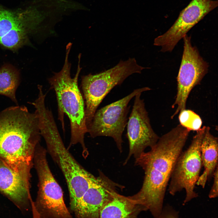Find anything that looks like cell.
Segmentation results:
<instances>
[{"mask_svg":"<svg viewBox=\"0 0 218 218\" xmlns=\"http://www.w3.org/2000/svg\"><path fill=\"white\" fill-rule=\"evenodd\" d=\"M190 131L179 124L159 138L148 152L135 159L145 176L142 187L130 198L145 206L154 218L161 213L166 190L176 162Z\"/></svg>","mask_w":218,"mask_h":218,"instance_id":"6da1fadb","label":"cell"},{"mask_svg":"<svg viewBox=\"0 0 218 218\" xmlns=\"http://www.w3.org/2000/svg\"><path fill=\"white\" fill-rule=\"evenodd\" d=\"M41 136L38 114L25 106L0 112V159L29 186L30 171Z\"/></svg>","mask_w":218,"mask_h":218,"instance_id":"7a4b0ae2","label":"cell"},{"mask_svg":"<svg viewBox=\"0 0 218 218\" xmlns=\"http://www.w3.org/2000/svg\"><path fill=\"white\" fill-rule=\"evenodd\" d=\"M71 46L66 47V56L61 70L48 79L51 87L54 90L58 103V119L64 131V114L68 117L70 122L71 136L69 147L77 144L82 149L84 157L88 154L84 142V136L88 133L85 117V105L79 89L78 79L82 69L80 66L81 54L78 55L76 73L74 78L71 76V64L68 57Z\"/></svg>","mask_w":218,"mask_h":218,"instance_id":"3957f363","label":"cell"},{"mask_svg":"<svg viewBox=\"0 0 218 218\" xmlns=\"http://www.w3.org/2000/svg\"><path fill=\"white\" fill-rule=\"evenodd\" d=\"M39 125L47 153L64 176L69 193L70 208L73 211L95 177L80 165L66 147L51 111L40 114Z\"/></svg>","mask_w":218,"mask_h":218,"instance_id":"277c9868","label":"cell"},{"mask_svg":"<svg viewBox=\"0 0 218 218\" xmlns=\"http://www.w3.org/2000/svg\"><path fill=\"white\" fill-rule=\"evenodd\" d=\"M47 154L41 145L35 152L33 161L38 188L32 207L33 218H73L64 203L62 188L50 169Z\"/></svg>","mask_w":218,"mask_h":218,"instance_id":"5b68a950","label":"cell"},{"mask_svg":"<svg viewBox=\"0 0 218 218\" xmlns=\"http://www.w3.org/2000/svg\"><path fill=\"white\" fill-rule=\"evenodd\" d=\"M148 68L137 64L134 58L120 61L115 66L94 74L81 77V87L85 100V117L87 128L104 98L115 86L121 84L128 76L140 74Z\"/></svg>","mask_w":218,"mask_h":218,"instance_id":"8992f818","label":"cell"},{"mask_svg":"<svg viewBox=\"0 0 218 218\" xmlns=\"http://www.w3.org/2000/svg\"><path fill=\"white\" fill-rule=\"evenodd\" d=\"M203 133L202 127L196 131L188 147L180 154L168 185L169 193L173 196L185 190L186 196L183 205L198 196L194 189L203 167L200 145Z\"/></svg>","mask_w":218,"mask_h":218,"instance_id":"52a82bcc","label":"cell"},{"mask_svg":"<svg viewBox=\"0 0 218 218\" xmlns=\"http://www.w3.org/2000/svg\"><path fill=\"white\" fill-rule=\"evenodd\" d=\"M150 89L148 87L135 89L122 98L97 110L87 128L88 133L93 138L101 136L112 137L121 153L122 135L127 124L128 104L137 94Z\"/></svg>","mask_w":218,"mask_h":218,"instance_id":"ba28073f","label":"cell"},{"mask_svg":"<svg viewBox=\"0 0 218 218\" xmlns=\"http://www.w3.org/2000/svg\"><path fill=\"white\" fill-rule=\"evenodd\" d=\"M183 38V51L177 77V94L172 106V108H176L171 116V119L186 109L190 93L207 73L209 66L207 63L200 55L197 49L192 46L191 37L186 35Z\"/></svg>","mask_w":218,"mask_h":218,"instance_id":"9c48e42d","label":"cell"},{"mask_svg":"<svg viewBox=\"0 0 218 218\" xmlns=\"http://www.w3.org/2000/svg\"><path fill=\"white\" fill-rule=\"evenodd\" d=\"M218 4L217 0H192L167 31L154 39V45L161 47L163 52L171 51L187 32Z\"/></svg>","mask_w":218,"mask_h":218,"instance_id":"30bf717a","label":"cell"},{"mask_svg":"<svg viewBox=\"0 0 218 218\" xmlns=\"http://www.w3.org/2000/svg\"><path fill=\"white\" fill-rule=\"evenodd\" d=\"M142 92L137 94L127 124V136L129 150L124 165L130 157L138 158L147 147L151 148L157 142L159 137L155 132L150 123L144 100L141 98Z\"/></svg>","mask_w":218,"mask_h":218,"instance_id":"8fae6325","label":"cell"},{"mask_svg":"<svg viewBox=\"0 0 218 218\" xmlns=\"http://www.w3.org/2000/svg\"><path fill=\"white\" fill-rule=\"evenodd\" d=\"M35 17L29 9L13 12L0 7V45L12 50L24 45L34 28Z\"/></svg>","mask_w":218,"mask_h":218,"instance_id":"7c38bea8","label":"cell"},{"mask_svg":"<svg viewBox=\"0 0 218 218\" xmlns=\"http://www.w3.org/2000/svg\"><path fill=\"white\" fill-rule=\"evenodd\" d=\"M120 185L99 172L73 211L76 218H99L103 207L112 200Z\"/></svg>","mask_w":218,"mask_h":218,"instance_id":"4fadbf2b","label":"cell"},{"mask_svg":"<svg viewBox=\"0 0 218 218\" xmlns=\"http://www.w3.org/2000/svg\"><path fill=\"white\" fill-rule=\"evenodd\" d=\"M29 187L21 176L0 159V191L21 210H27L33 203Z\"/></svg>","mask_w":218,"mask_h":218,"instance_id":"5bb4252c","label":"cell"},{"mask_svg":"<svg viewBox=\"0 0 218 218\" xmlns=\"http://www.w3.org/2000/svg\"><path fill=\"white\" fill-rule=\"evenodd\" d=\"M203 133L200 145L202 166L204 170L200 175L196 185L204 188L218 167V140L211 133L208 126L203 127Z\"/></svg>","mask_w":218,"mask_h":218,"instance_id":"9a60e30c","label":"cell"},{"mask_svg":"<svg viewBox=\"0 0 218 218\" xmlns=\"http://www.w3.org/2000/svg\"><path fill=\"white\" fill-rule=\"evenodd\" d=\"M147 210L129 196L116 193L113 199L101 210L99 218H138L142 212Z\"/></svg>","mask_w":218,"mask_h":218,"instance_id":"2e32d148","label":"cell"},{"mask_svg":"<svg viewBox=\"0 0 218 218\" xmlns=\"http://www.w3.org/2000/svg\"><path fill=\"white\" fill-rule=\"evenodd\" d=\"M19 83V75L14 68L7 65L0 69V95L9 97L16 104L15 92Z\"/></svg>","mask_w":218,"mask_h":218,"instance_id":"e0dca14e","label":"cell"},{"mask_svg":"<svg viewBox=\"0 0 218 218\" xmlns=\"http://www.w3.org/2000/svg\"><path fill=\"white\" fill-rule=\"evenodd\" d=\"M179 114L180 124L190 131H196L201 128L202 124V119L200 116L194 111L185 109L180 111Z\"/></svg>","mask_w":218,"mask_h":218,"instance_id":"ac0fdd59","label":"cell"},{"mask_svg":"<svg viewBox=\"0 0 218 218\" xmlns=\"http://www.w3.org/2000/svg\"><path fill=\"white\" fill-rule=\"evenodd\" d=\"M157 218H179V213L172 206L167 205Z\"/></svg>","mask_w":218,"mask_h":218,"instance_id":"d6986e66","label":"cell"},{"mask_svg":"<svg viewBox=\"0 0 218 218\" xmlns=\"http://www.w3.org/2000/svg\"><path fill=\"white\" fill-rule=\"evenodd\" d=\"M218 167H217L213 173V183L208 195L209 198L211 199L214 198L218 197Z\"/></svg>","mask_w":218,"mask_h":218,"instance_id":"ffe728a7","label":"cell"}]
</instances>
